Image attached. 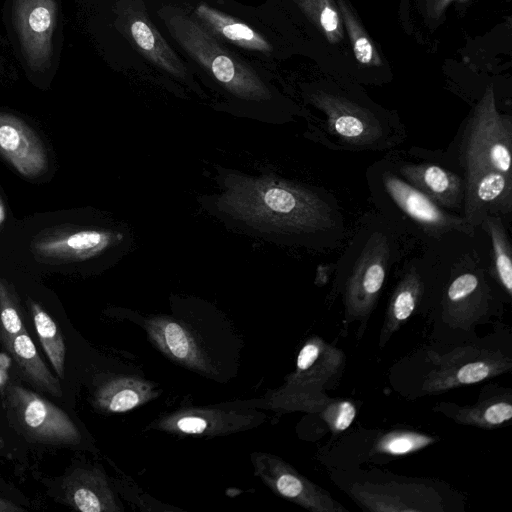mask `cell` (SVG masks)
<instances>
[{"mask_svg": "<svg viewBox=\"0 0 512 512\" xmlns=\"http://www.w3.org/2000/svg\"><path fill=\"white\" fill-rule=\"evenodd\" d=\"M130 237L123 229L61 225L42 231L32 243L35 258L46 264L89 260L116 248L124 249Z\"/></svg>", "mask_w": 512, "mask_h": 512, "instance_id": "cell-9", "label": "cell"}, {"mask_svg": "<svg viewBox=\"0 0 512 512\" xmlns=\"http://www.w3.org/2000/svg\"><path fill=\"white\" fill-rule=\"evenodd\" d=\"M66 504L81 512H116L118 506L108 479L98 468H79L63 481Z\"/></svg>", "mask_w": 512, "mask_h": 512, "instance_id": "cell-14", "label": "cell"}, {"mask_svg": "<svg viewBox=\"0 0 512 512\" xmlns=\"http://www.w3.org/2000/svg\"><path fill=\"white\" fill-rule=\"evenodd\" d=\"M195 11L207 28L216 35L247 49L262 52L271 50L270 44L246 24L238 22L205 4L199 5Z\"/></svg>", "mask_w": 512, "mask_h": 512, "instance_id": "cell-20", "label": "cell"}, {"mask_svg": "<svg viewBox=\"0 0 512 512\" xmlns=\"http://www.w3.org/2000/svg\"><path fill=\"white\" fill-rule=\"evenodd\" d=\"M441 1L447 2V1H450V0H441Z\"/></svg>", "mask_w": 512, "mask_h": 512, "instance_id": "cell-34", "label": "cell"}, {"mask_svg": "<svg viewBox=\"0 0 512 512\" xmlns=\"http://www.w3.org/2000/svg\"><path fill=\"white\" fill-rule=\"evenodd\" d=\"M431 438L414 433H400L387 436L380 443L382 451L403 455L418 450L431 442Z\"/></svg>", "mask_w": 512, "mask_h": 512, "instance_id": "cell-24", "label": "cell"}, {"mask_svg": "<svg viewBox=\"0 0 512 512\" xmlns=\"http://www.w3.org/2000/svg\"><path fill=\"white\" fill-rule=\"evenodd\" d=\"M512 417V406L506 402H499L488 407L484 419L490 424H501Z\"/></svg>", "mask_w": 512, "mask_h": 512, "instance_id": "cell-28", "label": "cell"}, {"mask_svg": "<svg viewBox=\"0 0 512 512\" xmlns=\"http://www.w3.org/2000/svg\"><path fill=\"white\" fill-rule=\"evenodd\" d=\"M355 414V407L352 403L349 401L341 402L334 420L335 428L338 431L347 429L354 420Z\"/></svg>", "mask_w": 512, "mask_h": 512, "instance_id": "cell-29", "label": "cell"}, {"mask_svg": "<svg viewBox=\"0 0 512 512\" xmlns=\"http://www.w3.org/2000/svg\"><path fill=\"white\" fill-rule=\"evenodd\" d=\"M142 326L171 361L210 379L227 376V349L220 348V336L212 337V324L194 320L192 313L174 312L148 316Z\"/></svg>", "mask_w": 512, "mask_h": 512, "instance_id": "cell-6", "label": "cell"}, {"mask_svg": "<svg viewBox=\"0 0 512 512\" xmlns=\"http://www.w3.org/2000/svg\"><path fill=\"white\" fill-rule=\"evenodd\" d=\"M317 18L322 29L331 41H337L341 36L340 22L337 12L329 0H315L309 8Z\"/></svg>", "mask_w": 512, "mask_h": 512, "instance_id": "cell-25", "label": "cell"}, {"mask_svg": "<svg viewBox=\"0 0 512 512\" xmlns=\"http://www.w3.org/2000/svg\"><path fill=\"white\" fill-rule=\"evenodd\" d=\"M397 172L440 207L462 214L465 179L433 156L430 149L412 146L406 152L385 153Z\"/></svg>", "mask_w": 512, "mask_h": 512, "instance_id": "cell-10", "label": "cell"}, {"mask_svg": "<svg viewBox=\"0 0 512 512\" xmlns=\"http://www.w3.org/2000/svg\"><path fill=\"white\" fill-rule=\"evenodd\" d=\"M8 353L12 356L19 375L26 382L53 397L62 396L59 379L45 365L26 330L13 339Z\"/></svg>", "mask_w": 512, "mask_h": 512, "instance_id": "cell-18", "label": "cell"}, {"mask_svg": "<svg viewBox=\"0 0 512 512\" xmlns=\"http://www.w3.org/2000/svg\"><path fill=\"white\" fill-rule=\"evenodd\" d=\"M6 220V209L4 206V202L2 198L0 197V227L3 225V223Z\"/></svg>", "mask_w": 512, "mask_h": 512, "instance_id": "cell-32", "label": "cell"}, {"mask_svg": "<svg viewBox=\"0 0 512 512\" xmlns=\"http://www.w3.org/2000/svg\"><path fill=\"white\" fill-rule=\"evenodd\" d=\"M439 161L464 178L487 170L512 176V118L496 106L488 87L445 150H431Z\"/></svg>", "mask_w": 512, "mask_h": 512, "instance_id": "cell-5", "label": "cell"}, {"mask_svg": "<svg viewBox=\"0 0 512 512\" xmlns=\"http://www.w3.org/2000/svg\"><path fill=\"white\" fill-rule=\"evenodd\" d=\"M128 23L134 43L147 58L174 76L186 77L187 71L181 60L141 10H132L128 14Z\"/></svg>", "mask_w": 512, "mask_h": 512, "instance_id": "cell-17", "label": "cell"}, {"mask_svg": "<svg viewBox=\"0 0 512 512\" xmlns=\"http://www.w3.org/2000/svg\"><path fill=\"white\" fill-rule=\"evenodd\" d=\"M24 510L14 502L0 497V512H22Z\"/></svg>", "mask_w": 512, "mask_h": 512, "instance_id": "cell-31", "label": "cell"}, {"mask_svg": "<svg viewBox=\"0 0 512 512\" xmlns=\"http://www.w3.org/2000/svg\"><path fill=\"white\" fill-rule=\"evenodd\" d=\"M25 329L14 286L0 277V344L8 352L13 339Z\"/></svg>", "mask_w": 512, "mask_h": 512, "instance_id": "cell-22", "label": "cell"}, {"mask_svg": "<svg viewBox=\"0 0 512 512\" xmlns=\"http://www.w3.org/2000/svg\"><path fill=\"white\" fill-rule=\"evenodd\" d=\"M160 14L175 41L228 93L254 102L272 98L269 88L255 71L224 49L191 17L175 9H162Z\"/></svg>", "mask_w": 512, "mask_h": 512, "instance_id": "cell-7", "label": "cell"}, {"mask_svg": "<svg viewBox=\"0 0 512 512\" xmlns=\"http://www.w3.org/2000/svg\"><path fill=\"white\" fill-rule=\"evenodd\" d=\"M490 368L484 362H474L463 366L457 373V379L462 384H473L485 379Z\"/></svg>", "mask_w": 512, "mask_h": 512, "instance_id": "cell-26", "label": "cell"}, {"mask_svg": "<svg viewBox=\"0 0 512 512\" xmlns=\"http://www.w3.org/2000/svg\"><path fill=\"white\" fill-rule=\"evenodd\" d=\"M221 187L214 199L221 215L273 242L328 252L347 238L343 211L326 188L232 171L223 172Z\"/></svg>", "mask_w": 512, "mask_h": 512, "instance_id": "cell-1", "label": "cell"}, {"mask_svg": "<svg viewBox=\"0 0 512 512\" xmlns=\"http://www.w3.org/2000/svg\"><path fill=\"white\" fill-rule=\"evenodd\" d=\"M156 385L135 375L108 377L95 390L93 405L105 413H123L155 399Z\"/></svg>", "mask_w": 512, "mask_h": 512, "instance_id": "cell-16", "label": "cell"}, {"mask_svg": "<svg viewBox=\"0 0 512 512\" xmlns=\"http://www.w3.org/2000/svg\"><path fill=\"white\" fill-rule=\"evenodd\" d=\"M5 401L11 421L27 440L56 446L81 442V433L72 419L37 393L9 382Z\"/></svg>", "mask_w": 512, "mask_h": 512, "instance_id": "cell-8", "label": "cell"}, {"mask_svg": "<svg viewBox=\"0 0 512 512\" xmlns=\"http://www.w3.org/2000/svg\"><path fill=\"white\" fill-rule=\"evenodd\" d=\"M0 154L22 176L33 179L48 167L45 146L21 119L0 114Z\"/></svg>", "mask_w": 512, "mask_h": 512, "instance_id": "cell-13", "label": "cell"}, {"mask_svg": "<svg viewBox=\"0 0 512 512\" xmlns=\"http://www.w3.org/2000/svg\"><path fill=\"white\" fill-rule=\"evenodd\" d=\"M264 419V413L252 407L225 403L179 408L161 415L149 428L175 435L215 437L246 431Z\"/></svg>", "mask_w": 512, "mask_h": 512, "instance_id": "cell-11", "label": "cell"}, {"mask_svg": "<svg viewBox=\"0 0 512 512\" xmlns=\"http://www.w3.org/2000/svg\"><path fill=\"white\" fill-rule=\"evenodd\" d=\"M27 303L42 348L57 376L63 378L66 346L61 331L54 319L38 302L28 299Z\"/></svg>", "mask_w": 512, "mask_h": 512, "instance_id": "cell-21", "label": "cell"}, {"mask_svg": "<svg viewBox=\"0 0 512 512\" xmlns=\"http://www.w3.org/2000/svg\"><path fill=\"white\" fill-rule=\"evenodd\" d=\"M4 378H5V376L2 373V371L0 370V384L3 382Z\"/></svg>", "mask_w": 512, "mask_h": 512, "instance_id": "cell-33", "label": "cell"}, {"mask_svg": "<svg viewBox=\"0 0 512 512\" xmlns=\"http://www.w3.org/2000/svg\"><path fill=\"white\" fill-rule=\"evenodd\" d=\"M51 17L49 11L44 7L35 8L29 16V25L35 32H43L49 28Z\"/></svg>", "mask_w": 512, "mask_h": 512, "instance_id": "cell-30", "label": "cell"}, {"mask_svg": "<svg viewBox=\"0 0 512 512\" xmlns=\"http://www.w3.org/2000/svg\"><path fill=\"white\" fill-rule=\"evenodd\" d=\"M465 179L462 215L477 229L488 215L501 216L511 227L512 176L495 170L483 171Z\"/></svg>", "mask_w": 512, "mask_h": 512, "instance_id": "cell-12", "label": "cell"}, {"mask_svg": "<svg viewBox=\"0 0 512 512\" xmlns=\"http://www.w3.org/2000/svg\"><path fill=\"white\" fill-rule=\"evenodd\" d=\"M308 101L321 112L308 121L305 136L340 152H388L407 138V130L393 112L346 94L315 90Z\"/></svg>", "mask_w": 512, "mask_h": 512, "instance_id": "cell-3", "label": "cell"}, {"mask_svg": "<svg viewBox=\"0 0 512 512\" xmlns=\"http://www.w3.org/2000/svg\"><path fill=\"white\" fill-rule=\"evenodd\" d=\"M319 347L314 342H308L305 344L297 357V372L295 375L302 374L304 372H307L311 369V367L316 362L318 356H319Z\"/></svg>", "mask_w": 512, "mask_h": 512, "instance_id": "cell-27", "label": "cell"}, {"mask_svg": "<svg viewBox=\"0 0 512 512\" xmlns=\"http://www.w3.org/2000/svg\"><path fill=\"white\" fill-rule=\"evenodd\" d=\"M251 462L254 474L276 494L307 508L319 509L313 486L280 458L253 452Z\"/></svg>", "mask_w": 512, "mask_h": 512, "instance_id": "cell-15", "label": "cell"}, {"mask_svg": "<svg viewBox=\"0 0 512 512\" xmlns=\"http://www.w3.org/2000/svg\"><path fill=\"white\" fill-rule=\"evenodd\" d=\"M417 246L413 238L375 209L366 211L335 263V285L343 290L350 307L365 309L377 298L392 269Z\"/></svg>", "mask_w": 512, "mask_h": 512, "instance_id": "cell-2", "label": "cell"}, {"mask_svg": "<svg viewBox=\"0 0 512 512\" xmlns=\"http://www.w3.org/2000/svg\"><path fill=\"white\" fill-rule=\"evenodd\" d=\"M339 5L343 13L356 59L358 62L365 65L376 63V60H378L377 53L365 32L353 17L343 0H339Z\"/></svg>", "mask_w": 512, "mask_h": 512, "instance_id": "cell-23", "label": "cell"}, {"mask_svg": "<svg viewBox=\"0 0 512 512\" xmlns=\"http://www.w3.org/2000/svg\"><path fill=\"white\" fill-rule=\"evenodd\" d=\"M365 179L374 209L422 248L433 246L452 234L472 235L477 230L462 214L440 207L410 184L386 154L367 167Z\"/></svg>", "mask_w": 512, "mask_h": 512, "instance_id": "cell-4", "label": "cell"}, {"mask_svg": "<svg viewBox=\"0 0 512 512\" xmlns=\"http://www.w3.org/2000/svg\"><path fill=\"white\" fill-rule=\"evenodd\" d=\"M504 219L498 215L488 214L480 223L485 235L490 267L495 282L509 296L512 294V246Z\"/></svg>", "mask_w": 512, "mask_h": 512, "instance_id": "cell-19", "label": "cell"}]
</instances>
